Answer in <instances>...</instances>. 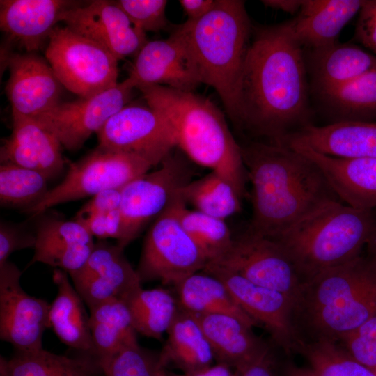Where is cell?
Returning a JSON list of instances; mask_svg holds the SVG:
<instances>
[{"label":"cell","mask_w":376,"mask_h":376,"mask_svg":"<svg viewBox=\"0 0 376 376\" xmlns=\"http://www.w3.org/2000/svg\"><path fill=\"white\" fill-rule=\"evenodd\" d=\"M302 47L286 22L253 27L237 93L235 127L253 141L281 144L312 125Z\"/></svg>","instance_id":"obj_1"},{"label":"cell","mask_w":376,"mask_h":376,"mask_svg":"<svg viewBox=\"0 0 376 376\" xmlns=\"http://www.w3.org/2000/svg\"><path fill=\"white\" fill-rule=\"evenodd\" d=\"M239 144L251 184L247 230L274 239L322 206L343 202L318 165L303 154L264 141Z\"/></svg>","instance_id":"obj_2"},{"label":"cell","mask_w":376,"mask_h":376,"mask_svg":"<svg viewBox=\"0 0 376 376\" xmlns=\"http://www.w3.org/2000/svg\"><path fill=\"white\" fill-rule=\"evenodd\" d=\"M376 313V260L365 251L305 281L294 303L298 340L338 343Z\"/></svg>","instance_id":"obj_3"},{"label":"cell","mask_w":376,"mask_h":376,"mask_svg":"<svg viewBox=\"0 0 376 376\" xmlns=\"http://www.w3.org/2000/svg\"><path fill=\"white\" fill-rule=\"evenodd\" d=\"M148 106L171 124L177 148L192 162L228 180L242 198L248 180L240 146L222 111L210 100L194 92L161 85L135 87Z\"/></svg>","instance_id":"obj_4"},{"label":"cell","mask_w":376,"mask_h":376,"mask_svg":"<svg viewBox=\"0 0 376 376\" xmlns=\"http://www.w3.org/2000/svg\"><path fill=\"white\" fill-rule=\"evenodd\" d=\"M253 26L245 3L216 0L202 18L175 26L196 65L201 84L218 93L234 123L237 93Z\"/></svg>","instance_id":"obj_5"},{"label":"cell","mask_w":376,"mask_h":376,"mask_svg":"<svg viewBox=\"0 0 376 376\" xmlns=\"http://www.w3.org/2000/svg\"><path fill=\"white\" fill-rule=\"evenodd\" d=\"M375 217V209L331 202L272 240L283 248L304 283L361 255Z\"/></svg>","instance_id":"obj_6"},{"label":"cell","mask_w":376,"mask_h":376,"mask_svg":"<svg viewBox=\"0 0 376 376\" xmlns=\"http://www.w3.org/2000/svg\"><path fill=\"white\" fill-rule=\"evenodd\" d=\"M45 57L63 86L81 98L118 83V61L106 49L66 26H56L52 31Z\"/></svg>","instance_id":"obj_7"},{"label":"cell","mask_w":376,"mask_h":376,"mask_svg":"<svg viewBox=\"0 0 376 376\" xmlns=\"http://www.w3.org/2000/svg\"><path fill=\"white\" fill-rule=\"evenodd\" d=\"M152 166L139 155L97 146L70 163L63 180L49 189L44 198L26 213L34 217L57 205L92 197L106 189L122 188Z\"/></svg>","instance_id":"obj_8"},{"label":"cell","mask_w":376,"mask_h":376,"mask_svg":"<svg viewBox=\"0 0 376 376\" xmlns=\"http://www.w3.org/2000/svg\"><path fill=\"white\" fill-rule=\"evenodd\" d=\"M187 157L173 150L159 164L122 187V232L116 244L125 249L147 224L164 212L182 189L193 180Z\"/></svg>","instance_id":"obj_9"},{"label":"cell","mask_w":376,"mask_h":376,"mask_svg":"<svg viewBox=\"0 0 376 376\" xmlns=\"http://www.w3.org/2000/svg\"><path fill=\"white\" fill-rule=\"evenodd\" d=\"M180 194L152 223L144 237L136 272L141 282L159 281L175 285L207 263L182 227L177 213Z\"/></svg>","instance_id":"obj_10"},{"label":"cell","mask_w":376,"mask_h":376,"mask_svg":"<svg viewBox=\"0 0 376 376\" xmlns=\"http://www.w3.org/2000/svg\"><path fill=\"white\" fill-rule=\"evenodd\" d=\"M207 263L235 272L258 285L280 292L295 303L303 281L276 241L246 230L229 249Z\"/></svg>","instance_id":"obj_11"},{"label":"cell","mask_w":376,"mask_h":376,"mask_svg":"<svg viewBox=\"0 0 376 376\" xmlns=\"http://www.w3.org/2000/svg\"><path fill=\"white\" fill-rule=\"evenodd\" d=\"M134 89L135 84L127 77L113 88L90 97L60 102L33 118L54 134L63 148L77 150L128 104Z\"/></svg>","instance_id":"obj_12"},{"label":"cell","mask_w":376,"mask_h":376,"mask_svg":"<svg viewBox=\"0 0 376 376\" xmlns=\"http://www.w3.org/2000/svg\"><path fill=\"white\" fill-rule=\"evenodd\" d=\"M100 148L139 155L155 166L177 148L168 120L150 106L127 104L97 133Z\"/></svg>","instance_id":"obj_13"},{"label":"cell","mask_w":376,"mask_h":376,"mask_svg":"<svg viewBox=\"0 0 376 376\" xmlns=\"http://www.w3.org/2000/svg\"><path fill=\"white\" fill-rule=\"evenodd\" d=\"M21 275L13 263L0 265V338L17 352H30L43 348V334L50 328V304L26 293Z\"/></svg>","instance_id":"obj_14"},{"label":"cell","mask_w":376,"mask_h":376,"mask_svg":"<svg viewBox=\"0 0 376 376\" xmlns=\"http://www.w3.org/2000/svg\"><path fill=\"white\" fill-rule=\"evenodd\" d=\"M202 272L221 280L240 308L269 331L272 340L286 355L295 352L297 336L293 323L294 302L290 297L213 264L207 263Z\"/></svg>","instance_id":"obj_15"},{"label":"cell","mask_w":376,"mask_h":376,"mask_svg":"<svg viewBox=\"0 0 376 376\" xmlns=\"http://www.w3.org/2000/svg\"><path fill=\"white\" fill-rule=\"evenodd\" d=\"M69 276L88 308L113 299L125 301L142 288L124 249L105 240L95 243L85 264Z\"/></svg>","instance_id":"obj_16"},{"label":"cell","mask_w":376,"mask_h":376,"mask_svg":"<svg viewBox=\"0 0 376 376\" xmlns=\"http://www.w3.org/2000/svg\"><path fill=\"white\" fill-rule=\"evenodd\" d=\"M61 22L79 35L100 45L118 61L137 54L148 42L115 1L95 0L68 10Z\"/></svg>","instance_id":"obj_17"},{"label":"cell","mask_w":376,"mask_h":376,"mask_svg":"<svg viewBox=\"0 0 376 376\" xmlns=\"http://www.w3.org/2000/svg\"><path fill=\"white\" fill-rule=\"evenodd\" d=\"M6 92L12 113L36 118L61 102L63 85L46 59L36 53L7 54Z\"/></svg>","instance_id":"obj_18"},{"label":"cell","mask_w":376,"mask_h":376,"mask_svg":"<svg viewBox=\"0 0 376 376\" xmlns=\"http://www.w3.org/2000/svg\"><path fill=\"white\" fill-rule=\"evenodd\" d=\"M128 77L135 87L138 84L161 85L188 92H193L201 84L176 28L166 39L148 41L143 45L136 55Z\"/></svg>","instance_id":"obj_19"},{"label":"cell","mask_w":376,"mask_h":376,"mask_svg":"<svg viewBox=\"0 0 376 376\" xmlns=\"http://www.w3.org/2000/svg\"><path fill=\"white\" fill-rule=\"evenodd\" d=\"M34 217L36 244L27 267L40 263L68 274L79 269L94 248L93 236L75 219L45 212Z\"/></svg>","instance_id":"obj_20"},{"label":"cell","mask_w":376,"mask_h":376,"mask_svg":"<svg viewBox=\"0 0 376 376\" xmlns=\"http://www.w3.org/2000/svg\"><path fill=\"white\" fill-rule=\"evenodd\" d=\"M12 133L1 147V164L38 171L49 180L65 165L62 146L49 130L33 118L12 113Z\"/></svg>","instance_id":"obj_21"},{"label":"cell","mask_w":376,"mask_h":376,"mask_svg":"<svg viewBox=\"0 0 376 376\" xmlns=\"http://www.w3.org/2000/svg\"><path fill=\"white\" fill-rule=\"evenodd\" d=\"M66 0H1L0 27L25 52L36 53L63 15L79 4Z\"/></svg>","instance_id":"obj_22"},{"label":"cell","mask_w":376,"mask_h":376,"mask_svg":"<svg viewBox=\"0 0 376 376\" xmlns=\"http://www.w3.org/2000/svg\"><path fill=\"white\" fill-rule=\"evenodd\" d=\"M291 144L338 158L376 157V121L312 124L289 136L280 145Z\"/></svg>","instance_id":"obj_23"},{"label":"cell","mask_w":376,"mask_h":376,"mask_svg":"<svg viewBox=\"0 0 376 376\" xmlns=\"http://www.w3.org/2000/svg\"><path fill=\"white\" fill-rule=\"evenodd\" d=\"M286 146L318 165L344 203L359 209H376V157L343 159L318 153L301 145Z\"/></svg>","instance_id":"obj_24"},{"label":"cell","mask_w":376,"mask_h":376,"mask_svg":"<svg viewBox=\"0 0 376 376\" xmlns=\"http://www.w3.org/2000/svg\"><path fill=\"white\" fill-rule=\"evenodd\" d=\"M305 61L311 91L315 95L344 85L376 67V56L355 45L338 41L308 49Z\"/></svg>","instance_id":"obj_25"},{"label":"cell","mask_w":376,"mask_h":376,"mask_svg":"<svg viewBox=\"0 0 376 376\" xmlns=\"http://www.w3.org/2000/svg\"><path fill=\"white\" fill-rule=\"evenodd\" d=\"M194 315L210 343L216 363L242 370L269 345L253 332V327L235 316L226 314Z\"/></svg>","instance_id":"obj_26"},{"label":"cell","mask_w":376,"mask_h":376,"mask_svg":"<svg viewBox=\"0 0 376 376\" xmlns=\"http://www.w3.org/2000/svg\"><path fill=\"white\" fill-rule=\"evenodd\" d=\"M361 4V0H303L299 14L285 22L302 47L315 49L337 42Z\"/></svg>","instance_id":"obj_27"},{"label":"cell","mask_w":376,"mask_h":376,"mask_svg":"<svg viewBox=\"0 0 376 376\" xmlns=\"http://www.w3.org/2000/svg\"><path fill=\"white\" fill-rule=\"evenodd\" d=\"M159 353L161 368L173 367L187 375L213 364L212 347L196 317L179 308Z\"/></svg>","instance_id":"obj_28"},{"label":"cell","mask_w":376,"mask_h":376,"mask_svg":"<svg viewBox=\"0 0 376 376\" xmlns=\"http://www.w3.org/2000/svg\"><path fill=\"white\" fill-rule=\"evenodd\" d=\"M68 275L63 270H54L52 279L57 294L50 304L49 327L65 345L76 352L93 355L90 315Z\"/></svg>","instance_id":"obj_29"},{"label":"cell","mask_w":376,"mask_h":376,"mask_svg":"<svg viewBox=\"0 0 376 376\" xmlns=\"http://www.w3.org/2000/svg\"><path fill=\"white\" fill-rule=\"evenodd\" d=\"M0 376H104V372L99 361L90 354L63 355L42 348L15 351L9 359L1 356Z\"/></svg>","instance_id":"obj_30"},{"label":"cell","mask_w":376,"mask_h":376,"mask_svg":"<svg viewBox=\"0 0 376 376\" xmlns=\"http://www.w3.org/2000/svg\"><path fill=\"white\" fill-rule=\"evenodd\" d=\"M88 309L93 355L102 367L121 349L136 342L137 333L124 300L107 301Z\"/></svg>","instance_id":"obj_31"},{"label":"cell","mask_w":376,"mask_h":376,"mask_svg":"<svg viewBox=\"0 0 376 376\" xmlns=\"http://www.w3.org/2000/svg\"><path fill=\"white\" fill-rule=\"evenodd\" d=\"M173 287L178 307L183 311L194 315H230L251 327L257 325L240 308L223 281L212 274L201 271Z\"/></svg>","instance_id":"obj_32"},{"label":"cell","mask_w":376,"mask_h":376,"mask_svg":"<svg viewBox=\"0 0 376 376\" xmlns=\"http://www.w3.org/2000/svg\"><path fill=\"white\" fill-rule=\"evenodd\" d=\"M329 123L376 121V67L328 92L316 95Z\"/></svg>","instance_id":"obj_33"},{"label":"cell","mask_w":376,"mask_h":376,"mask_svg":"<svg viewBox=\"0 0 376 376\" xmlns=\"http://www.w3.org/2000/svg\"><path fill=\"white\" fill-rule=\"evenodd\" d=\"M137 334L161 340L179 309L175 298L163 288H141L125 301Z\"/></svg>","instance_id":"obj_34"},{"label":"cell","mask_w":376,"mask_h":376,"mask_svg":"<svg viewBox=\"0 0 376 376\" xmlns=\"http://www.w3.org/2000/svg\"><path fill=\"white\" fill-rule=\"evenodd\" d=\"M186 205L196 210L224 219L241 210V198L230 182L219 173L211 171L192 180L180 191Z\"/></svg>","instance_id":"obj_35"},{"label":"cell","mask_w":376,"mask_h":376,"mask_svg":"<svg viewBox=\"0 0 376 376\" xmlns=\"http://www.w3.org/2000/svg\"><path fill=\"white\" fill-rule=\"evenodd\" d=\"M42 173L11 164L0 166V205L26 212L38 204L49 190Z\"/></svg>","instance_id":"obj_36"},{"label":"cell","mask_w":376,"mask_h":376,"mask_svg":"<svg viewBox=\"0 0 376 376\" xmlns=\"http://www.w3.org/2000/svg\"><path fill=\"white\" fill-rule=\"evenodd\" d=\"M177 213L182 227L206 257L207 263L221 256L231 246L234 237L225 220L187 209L182 196Z\"/></svg>","instance_id":"obj_37"},{"label":"cell","mask_w":376,"mask_h":376,"mask_svg":"<svg viewBox=\"0 0 376 376\" xmlns=\"http://www.w3.org/2000/svg\"><path fill=\"white\" fill-rule=\"evenodd\" d=\"M295 352L306 358L315 376H376L338 343L297 340Z\"/></svg>","instance_id":"obj_38"},{"label":"cell","mask_w":376,"mask_h":376,"mask_svg":"<svg viewBox=\"0 0 376 376\" xmlns=\"http://www.w3.org/2000/svg\"><path fill=\"white\" fill-rule=\"evenodd\" d=\"M102 368L104 376H157L162 369L159 354L141 347L138 341L121 349Z\"/></svg>","instance_id":"obj_39"},{"label":"cell","mask_w":376,"mask_h":376,"mask_svg":"<svg viewBox=\"0 0 376 376\" xmlns=\"http://www.w3.org/2000/svg\"><path fill=\"white\" fill-rule=\"evenodd\" d=\"M115 2L130 22L145 33L157 32L169 26L166 0H118Z\"/></svg>","instance_id":"obj_40"},{"label":"cell","mask_w":376,"mask_h":376,"mask_svg":"<svg viewBox=\"0 0 376 376\" xmlns=\"http://www.w3.org/2000/svg\"><path fill=\"white\" fill-rule=\"evenodd\" d=\"M339 342L350 356L376 375V313Z\"/></svg>","instance_id":"obj_41"},{"label":"cell","mask_w":376,"mask_h":376,"mask_svg":"<svg viewBox=\"0 0 376 376\" xmlns=\"http://www.w3.org/2000/svg\"><path fill=\"white\" fill-rule=\"evenodd\" d=\"M35 232L29 230L26 224L6 220L0 221V265L8 260L15 251L34 248Z\"/></svg>","instance_id":"obj_42"},{"label":"cell","mask_w":376,"mask_h":376,"mask_svg":"<svg viewBox=\"0 0 376 376\" xmlns=\"http://www.w3.org/2000/svg\"><path fill=\"white\" fill-rule=\"evenodd\" d=\"M273 341L255 360L239 371V376H285L286 366L283 364Z\"/></svg>","instance_id":"obj_43"},{"label":"cell","mask_w":376,"mask_h":376,"mask_svg":"<svg viewBox=\"0 0 376 376\" xmlns=\"http://www.w3.org/2000/svg\"><path fill=\"white\" fill-rule=\"evenodd\" d=\"M359 14L354 36L376 54V0L362 1Z\"/></svg>","instance_id":"obj_44"},{"label":"cell","mask_w":376,"mask_h":376,"mask_svg":"<svg viewBox=\"0 0 376 376\" xmlns=\"http://www.w3.org/2000/svg\"><path fill=\"white\" fill-rule=\"evenodd\" d=\"M122 188L104 190L91 197L77 212L76 216L107 214L120 209Z\"/></svg>","instance_id":"obj_45"},{"label":"cell","mask_w":376,"mask_h":376,"mask_svg":"<svg viewBox=\"0 0 376 376\" xmlns=\"http://www.w3.org/2000/svg\"><path fill=\"white\" fill-rule=\"evenodd\" d=\"M216 0H180L187 20L196 21L207 15L213 8Z\"/></svg>","instance_id":"obj_46"},{"label":"cell","mask_w":376,"mask_h":376,"mask_svg":"<svg viewBox=\"0 0 376 376\" xmlns=\"http://www.w3.org/2000/svg\"><path fill=\"white\" fill-rule=\"evenodd\" d=\"M181 376H239V371L224 363H216L195 373Z\"/></svg>","instance_id":"obj_47"},{"label":"cell","mask_w":376,"mask_h":376,"mask_svg":"<svg viewBox=\"0 0 376 376\" xmlns=\"http://www.w3.org/2000/svg\"><path fill=\"white\" fill-rule=\"evenodd\" d=\"M266 7L294 14L300 10L303 0H263Z\"/></svg>","instance_id":"obj_48"},{"label":"cell","mask_w":376,"mask_h":376,"mask_svg":"<svg viewBox=\"0 0 376 376\" xmlns=\"http://www.w3.org/2000/svg\"><path fill=\"white\" fill-rule=\"evenodd\" d=\"M364 251L376 260V217L372 233L366 246Z\"/></svg>","instance_id":"obj_49"},{"label":"cell","mask_w":376,"mask_h":376,"mask_svg":"<svg viewBox=\"0 0 376 376\" xmlns=\"http://www.w3.org/2000/svg\"><path fill=\"white\" fill-rule=\"evenodd\" d=\"M285 376H315L309 368H300L294 366H286Z\"/></svg>","instance_id":"obj_50"},{"label":"cell","mask_w":376,"mask_h":376,"mask_svg":"<svg viewBox=\"0 0 376 376\" xmlns=\"http://www.w3.org/2000/svg\"><path fill=\"white\" fill-rule=\"evenodd\" d=\"M166 369H164V368H162L157 376H166Z\"/></svg>","instance_id":"obj_51"},{"label":"cell","mask_w":376,"mask_h":376,"mask_svg":"<svg viewBox=\"0 0 376 376\" xmlns=\"http://www.w3.org/2000/svg\"><path fill=\"white\" fill-rule=\"evenodd\" d=\"M166 376H181V375L175 374V373H171L166 370Z\"/></svg>","instance_id":"obj_52"}]
</instances>
